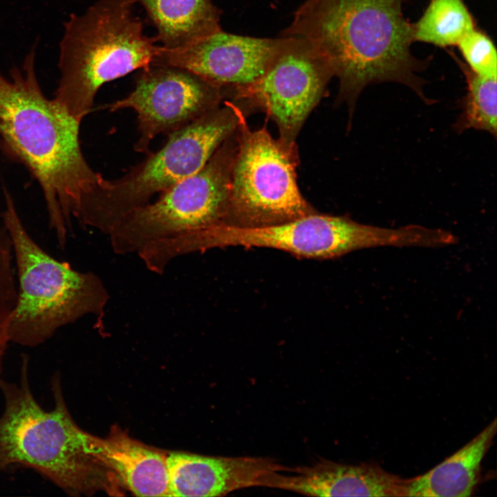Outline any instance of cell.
Listing matches in <instances>:
<instances>
[{"label":"cell","instance_id":"obj_1","mask_svg":"<svg viewBox=\"0 0 497 497\" xmlns=\"http://www.w3.org/2000/svg\"><path fill=\"white\" fill-rule=\"evenodd\" d=\"M282 37L305 39L327 60L349 111L375 83H400L427 100L418 76L425 64L411 52L412 24L402 0H306Z\"/></svg>","mask_w":497,"mask_h":497},{"label":"cell","instance_id":"obj_2","mask_svg":"<svg viewBox=\"0 0 497 497\" xmlns=\"http://www.w3.org/2000/svg\"><path fill=\"white\" fill-rule=\"evenodd\" d=\"M10 79L0 74V136L6 153L23 163L45 196L50 226L59 244L67 224L103 177L88 164L79 143L80 122L47 99L35 71V48Z\"/></svg>","mask_w":497,"mask_h":497},{"label":"cell","instance_id":"obj_3","mask_svg":"<svg viewBox=\"0 0 497 497\" xmlns=\"http://www.w3.org/2000/svg\"><path fill=\"white\" fill-rule=\"evenodd\" d=\"M28 373L29 358L23 355L19 382L0 378V472L30 468L72 496L117 494L121 487L97 456V436L80 428L68 410L60 374L51 378L54 406L46 410L31 391Z\"/></svg>","mask_w":497,"mask_h":497},{"label":"cell","instance_id":"obj_4","mask_svg":"<svg viewBox=\"0 0 497 497\" xmlns=\"http://www.w3.org/2000/svg\"><path fill=\"white\" fill-rule=\"evenodd\" d=\"M235 132L197 173L126 213L108 234L113 251L136 253L148 269L159 274L175 258L200 251L204 233L226 224Z\"/></svg>","mask_w":497,"mask_h":497},{"label":"cell","instance_id":"obj_5","mask_svg":"<svg viewBox=\"0 0 497 497\" xmlns=\"http://www.w3.org/2000/svg\"><path fill=\"white\" fill-rule=\"evenodd\" d=\"M132 0H97L64 23L54 101L81 123L106 83L148 66L159 53Z\"/></svg>","mask_w":497,"mask_h":497},{"label":"cell","instance_id":"obj_6","mask_svg":"<svg viewBox=\"0 0 497 497\" xmlns=\"http://www.w3.org/2000/svg\"><path fill=\"white\" fill-rule=\"evenodd\" d=\"M4 227L12 244L19 287L9 326L10 342L35 347L61 327L86 315H101L109 295L100 278L53 258L30 237L5 192Z\"/></svg>","mask_w":497,"mask_h":497},{"label":"cell","instance_id":"obj_7","mask_svg":"<svg viewBox=\"0 0 497 497\" xmlns=\"http://www.w3.org/2000/svg\"><path fill=\"white\" fill-rule=\"evenodd\" d=\"M224 105L168 135L160 149L150 152L121 177H103L86 198L77 219L108 235L126 213L197 173L236 130V106L228 100Z\"/></svg>","mask_w":497,"mask_h":497},{"label":"cell","instance_id":"obj_8","mask_svg":"<svg viewBox=\"0 0 497 497\" xmlns=\"http://www.w3.org/2000/svg\"><path fill=\"white\" fill-rule=\"evenodd\" d=\"M236 111L237 146L225 224L266 226L316 213L297 184V148L273 139L266 126L252 130L237 105Z\"/></svg>","mask_w":497,"mask_h":497},{"label":"cell","instance_id":"obj_9","mask_svg":"<svg viewBox=\"0 0 497 497\" xmlns=\"http://www.w3.org/2000/svg\"><path fill=\"white\" fill-rule=\"evenodd\" d=\"M417 234L411 225L381 228L346 216L317 212L281 224L242 227L220 224L206 233L207 250L229 246L266 247L312 259L338 257L350 252L378 246H414Z\"/></svg>","mask_w":497,"mask_h":497},{"label":"cell","instance_id":"obj_10","mask_svg":"<svg viewBox=\"0 0 497 497\" xmlns=\"http://www.w3.org/2000/svg\"><path fill=\"white\" fill-rule=\"evenodd\" d=\"M282 38L265 72L251 84L226 91L225 97L263 110L277 126L278 139L294 148L302 125L333 74L327 60L307 41Z\"/></svg>","mask_w":497,"mask_h":497},{"label":"cell","instance_id":"obj_11","mask_svg":"<svg viewBox=\"0 0 497 497\" xmlns=\"http://www.w3.org/2000/svg\"><path fill=\"white\" fill-rule=\"evenodd\" d=\"M224 98L222 88L188 69L152 62L141 69L132 92L105 108L136 113L139 138L134 148L148 154L157 135L186 126L219 107Z\"/></svg>","mask_w":497,"mask_h":497},{"label":"cell","instance_id":"obj_12","mask_svg":"<svg viewBox=\"0 0 497 497\" xmlns=\"http://www.w3.org/2000/svg\"><path fill=\"white\" fill-rule=\"evenodd\" d=\"M282 39L237 35L221 29L182 48L168 50L161 46L153 62L188 69L227 91L259 78Z\"/></svg>","mask_w":497,"mask_h":497},{"label":"cell","instance_id":"obj_13","mask_svg":"<svg viewBox=\"0 0 497 497\" xmlns=\"http://www.w3.org/2000/svg\"><path fill=\"white\" fill-rule=\"evenodd\" d=\"M170 496H223L251 487H264L273 472L286 466L271 458L223 457L167 453Z\"/></svg>","mask_w":497,"mask_h":497},{"label":"cell","instance_id":"obj_14","mask_svg":"<svg viewBox=\"0 0 497 497\" xmlns=\"http://www.w3.org/2000/svg\"><path fill=\"white\" fill-rule=\"evenodd\" d=\"M409 480H402L377 465H350L320 459L311 465L276 471L266 487L311 496H407Z\"/></svg>","mask_w":497,"mask_h":497},{"label":"cell","instance_id":"obj_15","mask_svg":"<svg viewBox=\"0 0 497 497\" xmlns=\"http://www.w3.org/2000/svg\"><path fill=\"white\" fill-rule=\"evenodd\" d=\"M97 456L121 487L137 496H170L167 451L132 437L117 425L97 438Z\"/></svg>","mask_w":497,"mask_h":497},{"label":"cell","instance_id":"obj_16","mask_svg":"<svg viewBox=\"0 0 497 497\" xmlns=\"http://www.w3.org/2000/svg\"><path fill=\"white\" fill-rule=\"evenodd\" d=\"M496 419L470 442L423 475L409 480L407 496L467 497L478 480L481 462L496 433Z\"/></svg>","mask_w":497,"mask_h":497},{"label":"cell","instance_id":"obj_17","mask_svg":"<svg viewBox=\"0 0 497 497\" xmlns=\"http://www.w3.org/2000/svg\"><path fill=\"white\" fill-rule=\"evenodd\" d=\"M145 10L163 49L186 47L221 30L220 10L211 0H132Z\"/></svg>","mask_w":497,"mask_h":497},{"label":"cell","instance_id":"obj_18","mask_svg":"<svg viewBox=\"0 0 497 497\" xmlns=\"http://www.w3.org/2000/svg\"><path fill=\"white\" fill-rule=\"evenodd\" d=\"M411 24L413 41L439 47L457 46L476 28L463 0H431L422 17Z\"/></svg>","mask_w":497,"mask_h":497},{"label":"cell","instance_id":"obj_19","mask_svg":"<svg viewBox=\"0 0 497 497\" xmlns=\"http://www.w3.org/2000/svg\"><path fill=\"white\" fill-rule=\"evenodd\" d=\"M465 75L467 93L461 100L462 111L454 125L458 133L468 129L486 131L496 137V78L479 76L451 53Z\"/></svg>","mask_w":497,"mask_h":497},{"label":"cell","instance_id":"obj_20","mask_svg":"<svg viewBox=\"0 0 497 497\" xmlns=\"http://www.w3.org/2000/svg\"><path fill=\"white\" fill-rule=\"evenodd\" d=\"M17 298L12 248L8 233L0 228V378L9 339V326Z\"/></svg>","mask_w":497,"mask_h":497},{"label":"cell","instance_id":"obj_21","mask_svg":"<svg viewBox=\"0 0 497 497\" xmlns=\"http://www.w3.org/2000/svg\"><path fill=\"white\" fill-rule=\"evenodd\" d=\"M463 62L475 74L488 78L497 77V55L493 41L476 28L457 44Z\"/></svg>","mask_w":497,"mask_h":497}]
</instances>
